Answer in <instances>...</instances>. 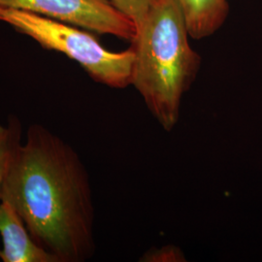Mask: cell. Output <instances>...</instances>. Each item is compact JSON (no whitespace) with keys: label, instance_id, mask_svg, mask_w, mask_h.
I'll return each mask as SVG.
<instances>
[{"label":"cell","instance_id":"cell-1","mask_svg":"<svg viewBox=\"0 0 262 262\" xmlns=\"http://www.w3.org/2000/svg\"><path fill=\"white\" fill-rule=\"evenodd\" d=\"M32 238L58 262L94 253V209L89 175L73 148L47 127L28 126L0 187Z\"/></svg>","mask_w":262,"mask_h":262},{"label":"cell","instance_id":"cell-2","mask_svg":"<svg viewBox=\"0 0 262 262\" xmlns=\"http://www.w3.org/2000/svg\"><path fill=\"white\" fill-rule=\"evenodd\" d=\"M177 0H158L136 28L131 84L165 130L180 118L181 103L196 79L201 58L191 48Z\"/></svg>","mask_w":262,"mask_h":262},{"label":"cell","instance_id":"cell-3","mask_svg":"<svg viewBox=\"0 0 262 262\" xmlns=\"http://www.w3.org/2000/svg\"><path fill=\"white\" fill-rule=\"evenodd\" d=\"M0 20L34 39L42 47L75 60L94 81L114 89L131 84L134 52L108 51L88 32L23 10L0 9Z\"/></svg>","mask_w":262,"mask_h":262},{"label":"cell","instance_id":"cell-4","mask_svg":"<svg viewBox=\"0 0 262 262\" xmlns=\"http://www.w3.org/2000/svg\"><path fill=\"white\" fill-rule=\"evenodd\" d=\"M0 9L27 11L130 43L136 35L135 24L110 0H0Z\"/></svg>","mask_w":262,"mask_h":262},{"label":"cell","instance_id":"cell-5","mask_svg":"<svg viewBox=\"0 0 262 262\" xmlns=\"http://www.w3.org/2000/svg\"><path fill=\"white\" fill-rule=\"evenodd\" d=\"M0 235L3 262H58L32 238L20 215L7 201H0Z\"/></svg>","mask_w":262,"mask_h":262},{"label":"cell","instance_id":"cell-6","mask_svg":"<svg viewBox=\"0 0 262 262\" xmlns=\"http://www.w3.org/2000/svg\"><path fill=\"white\" fill-rule=\"evenodd\" d=\"M184 13L189 36L196 40L213 35L225 24L228 0H177Z\"/></svg>","mask_w":262,"mask_h":262},{"label":"cell","instance_id":"cell-7","mask_svg":"<svg viewBox=\"0 0 262 262\" xmlns=\"http://www.w3.org/2000/svg\"><path fill=\"white\" fill-rule=\"evenodd\" d=\"M20 143L21 125L17 118H11L6 124L0 123V187Z\"/></svg>","mask_w":262,"mask_h":262},{"label":"cell","instance_id":"cell-8","mask_svg":"<svg viewBox=\"0 0 262 262\" xmlns=\"http://www.w3.org/2000/svg\"><path fill=\"white\" fill-rule=\"evenodd\" d=\"M113 5L135 24L136 28L158 0H110Z\"/></svg>","mask_w":262,"mask_h":262},{"label":"cell","instance_id":"cell-9","mask_svg":"<svg viewBox=\"0 0 262 262\" xmlns=\"http://www.w3.org/2000/svg\"><path fill=\"white\" fill-rule=\"evenodd\" d=\"M144 261L176 262L186 259L182 251L174 246H166L157 251H151L143 257Z\"/></svg>","mask_w":262,"mask_h":262}]
</instances>
